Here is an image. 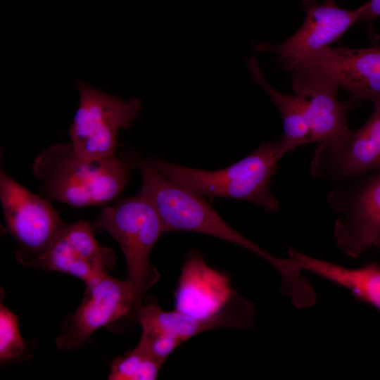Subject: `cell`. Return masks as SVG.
Segmentation results:
<instances>
[{"instance_id":"6da1fadb","label":"cell","mask_w":380,"mask_h":380,"mask_svg":"<svg viewBox=\"0 0 380 380\" xmlns=\"http://www.w3.org/2000/svg\"><path fill=\"white\" fill-rule=\"evenodd\" d=\"M135 163L116 157L86 158L71 143H60L37 155L32 170L49 198L85 207L115 198L127 184Z\"/></svg>"},{"instance_id":"7a4b0ae2","label":"cell","mask_w":380,"mask_h":380,"mask_svg":"<svg viewBox=\"0 0 380 380\" xmlns=\"http://www.w3.org/2000/svg\"><path fill=\"white\" fill-rule=\"evenodd\" d=\"M284 156L279 139L262 141L241 160L218 170L187 167L158 158L147 161L172 182L202 196L236 198L253 203L267 213H277L280 204L270 192L269 186Z\"/></svg>"},{"instance_id":"3957f363","label":"cell","mask_w":380,"mask_h":380,"mask_svg":"<svg viewBox=\"0 0 380 380\" xmlns=\"http://www.w3.org/2000/svg\"><path fill=\"white\" fill-rule=\"evenodd\" d=\"M92 227L107 232L121 248L129 280L134 289L131 312L138 315L144 294L159 278L148 259L153 246L165 232L160 216L152 204L138 193L103 208Z\"/></svg>"},{"instance_id":"277c9868","label":"cell","mask_w":380,"mask_h":380,"mask_svg":"<svg viewBox=\"0 0 380 380\" xmlns=\"http://www.w3.org/2000/svg\"><path fill=\"white\" fill-rule=\"evenodd\" d=\"M141 175L139 192L157 211L165 232L187 231L214 236L241 246L256 255L262 249L232 228L202 196L162 175L147 160H136Z\"/></svg>"},{"instance_id":"5b68a950","label":"cell","mask_w":380,"mask_h":380,"mask_svg":"<svg viewBox=\"0 0 380 380\" xmlns=\"http://www.w3.org/2000/svg\"><path fill=\"white\" fill-rule=\"evenodd\" d=\"M79 106L69 134L76 152L90 158L115 157L117 138L122 129L132 126L141 103L136 98L124 100L77 81Z\"/></svg>"},{"instance_id":"8992f818","label":"cell","mask_w":380,"mask_h":380,"mask_svg":"<svg viewBox=\"0 0 380 380\" xmlns=\"http://www.w3.org/2000/svg\"><path fill=\"white\" fill-rule=\"evenodd\" d=\"M327 201L338 214L334 236L342 252L357 258L375 246L380 239V168L334 184Z\"/></svg>"},{"instance_id":"52a82bcc","label":"cell","mask_w":380,"mask_h":380,"mask_svg":"<svg viewBox=\"0 0 380 380\" xmlns=\"http://www.w3.org/2000/svg\"><path fill=\"white\" fill-rule=\"evenodd\" d=\"M0 199L7 231L22 250L15 252L23 261L44 252L67 225L45 198L17 182L4 170L0 174Z\"/></svg>"},{"instance_id":"ba28073f","label":"cell","mask_w":380,"mask_h":380,"mask_svg":"<svg viewBox=\"0 0 380 380\" xmlns=\"http://www.w3.org/2000/svg\"><path fill=\"white\" fill-rule=\"evenodd\" d=\"M286 71L310 68L333 78L356 103L380 106V45L367 48L328 46L310 55L291 58Z\"/></svg>"},{"instance_id":"9c48e42d","label":"cell","mask_w":380,"mask_h":380,"mask_svg":"<svg viewBox=\"0 0 380 380\" xmlns=\"http://www.w3.org/2000/svg\"><path fill=\"white\" fill-rule=\"evenodd\" d=\"M380 168V106L365 123L339 144H318L310 175L334 184L357 179Z\"/></svg>"},{"instance_id":"30bf717a","label":"cell","mask_w":380,"mask_h":380,"mask_svg":"<svg viewBox=\"0 0 380 380\" xmlns=\"http://www.w3.org/2000/svg\"><path fill=\"white\" fill-rule=\"evenodd\" d=\"M84 297L56 338L61 350L81 346L96 330L132 311L134 289L130 280L122 281L105 273L86 283Z\"/></svg>"},{"instance_id":"8fae6325","label":"cell","mask_w":380,"mask_h":380,"mask_svg":"<svg viewBox=\"0 0 380 380\" xmlns=\"http://www.w3.org/2000/svg\"><path fill=\"white\" fill-rule=\"evenodd\" d=\"M94 230L84 220L67 224L44 252L22 263L70 274L85 283L108 274L115 264V255L110 248L99 243Z\"/></svg>"},{"instance_id":"7c38bea8","label":"cell","mask_w":380,"mask_h":380,"mask_svg":"<svg viewBox=\"0 0 380 380\" xmlns=\"http://www.w3.org/2000/svg\"><path fill=\"white\" fill-rule=\"evenodd\" d=\"M294 93L305 101L310 128V144H339L349 137L346 115L356 103L349 98L338 99V83L328 75L310 68L292 71Z\"/></svg>"},{"instance_id":"4fadbf2b","label":"cell","mask_w":380,"mask_h":380,"mask_svg":"<svg viewBox=\"0 0 380 380\" xmlns=\"http://www.w3.org/2000/svg\"><path fill=\"white\" fill-rule=\"evenodd\" d=\"M305 11L301 27L285 42L269 45L258 44V52H272L277 55V64L298 56L310 55L338 40L350 27L365 20L366 4L356 9L348 10L325 1L319 4L317 0H303Z\"/></svg>"},{"instance_id":"5bb4252c","label":"cell","mask_w":380,"mask_h":380,"mask_svg":"<svg viewBox=\"0 0 380 380\" xmlns=\"http://www.w3.org/2000/svg\"><path fill=\"white\" fill-rule=\"evenodd\" d=\"M229 277L209 267L196 251L187 256L175 293V310L197 319L220 313L237 294Z\"/></svg>"},{"instance_id":"9a60e30c","label":"cell","mask_w":380,"mask_h":380,"mask_svg":"<svg viewBox=\"0 0 380 380\" xmlns=\"http://www.w3.org/2000/svg\"><path fill=\"white\" fill-rule=\"evenodd\" d=\"M254 315L253 305L238 294L220 313L209 319H197L175 310L165 311L155 303L141 305L138 312V319L142 327V334L167 332L185 341L215 328L250 327L253 324Z\"/></svg>"},{"instance_id":"2e32d148","label":"cell","mask_w":380,"mask_h":380,"mask_svg":"<svg viewBox=\"0 0 380 380\" xmlns=\"http://www.w3.org/2000/svg\"><path fill=\"white\" fill-rule=\"evenodd\" d=\"M246 65L253 81L265 91L281 114L284 134L279 141L284 154L291 153L301 145L310 144V128L304 99L296 94H285L274 89L266 80L256 58H248Z\"/></svg>"},{"instance_id":"e0dca14e","label":"cell","mask_w":380,"mask_h":380,"mask_svg":"<svg viewBox=\"0 0 380 380\" xmlns=\"http://www.w3.org/2000/svg\"><path fill=\"white\" fill-rule=\"evenodd\" d=\"M25 343L18 327V317L3 303L0 305V359L1 362L19 356Z\"/></svg>"},{"instance_id":"ac0fdd59","label":"cell","mask_w":380,"mask_h":380,"mask_svg":"<svg viewBox=\"0 0 380 380\" xmlns=\"http://www.w3.org/2000/svg\"><path fill=\"white\" fill-rule=\"evenodd\" d=\"M183 342L178 336L167 332L141 335L139 344L145 350L164 362L166 358Z\"/></svg>"},{"instance_id":"d6986e66","label":"cell","mask_w":380,"mask_h":380,"mask_svg":"<svg viewBox=\"0 0 380 380\" xmlns=\"http://www.w3.org/2000/svg\"><path fill=\"white\" fill-rule=\"evenodd\" d=\"M148 353L141 344L137 346L127 354L118 357L110 364V380H134L141 360Z\"/></svg>"},{"instance_id":"ffe728a7","label":"cell","mask_w":380,"mask_h":380,"mask_svg":"<svg viewBox=\"0 0 380 380\" xmlns=\"http://www.w3.org/2000/svg\"><path fill=\"white\" fill-rule=\"evenodd\" d=\"M163 362L146 353L141 360L134 376V380H154Z\"/></svg>"},{"instance_id":"44dd1931","label":"cell","mask_w":380,"mask_h":380,"mask_svg":"<svg viewBox=\"0 0 380 380\" xmlns=\"http://www.w3.org/2000/svg\"><path fill=\"white\" fill-rule=\"evenodd\" d=\"M365 4V20L371 22L380 16V0H369Z\"/></svg>"},{"instance_id":"7402d4cb","label":"cell","mask_w":380,"mask_h":380,"mask_svg":"<svg viewBox=\"0 0 380 380\" xmlns=\"http://www.w3.org/2000/svg\"><path fill=\"white\" fill-rule=\"evenodd\" d=\"M380 250V239L376 243L375 246Z\"/></svg>"},{"instance_id":"603a6c76","label":"cell","mask_w":380,"mask_h":380,"mask_svg":"<svg viewBox=\"0 0 380 380\" xmlns=\"http://www.w3.org/2000/svg\"><path fill=\"white\" fill-rule=\"evenodd\" d=\"M327 2L335 3V0H325Z\"/></svg>"}]
</instances>
